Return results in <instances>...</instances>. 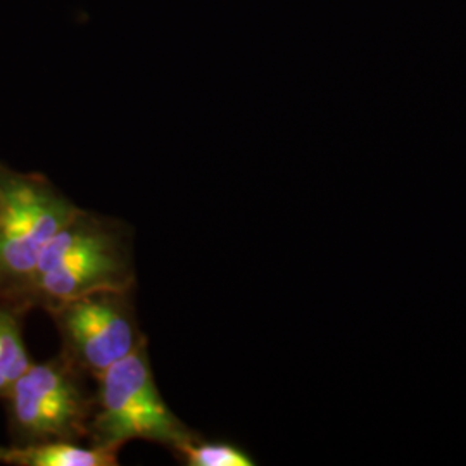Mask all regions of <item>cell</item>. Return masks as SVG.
Segmentation results:
<instances>
[{
	"label": "cell",
	"instance_id": "6da1fadb",
	"mask_svg": "<svg viewBox=\"0 0 466 466\" xmlns=\"http://www.w3.org/2000/svg\"><path fill=\"white\" fill-rule=\"evenodd\" d=\"M132 238L125 225L82 209L52 237L16 296L52 309L97 292L134 290Z\"/></svg>",
	"mask_w": 466,
	"mask_h": 466
},
{
	"label": "cell",
	"instance_id": "7a4b0ae2",
	"mask_svg": "<svg viewBox=\"0 0 466 466\" xmlns=\"http://www.w3.org/2000/svg\"><path fill=\"white\" fill-rule=\"evenodd\" d=\"M94 379L97 387L88 444L119 451L130 441H149L173 451L194 433L163 400L150 367L147 344Z\"/></svg>",
	"mask_w": 466,
	"mask_h": 466
},
{
	"label": "cell",
	"instance_id": "3957f363",
	"mask_svg": "<svg viewBox=\"0 0 466 466\" xmlns=\"http://www.w3.org/2000/svg\"><path fill=\"white\" fill-rule=\"evenodd\" d=\"M78 211L49 180L0 167V287L17 294L52 237Z\"/></svg>",
	"mask_w": 466,
	"mask_h": 466
},
{
	"label": "cell",
	"instance_id": "277c9868",
	"mask_svg": "<svg viewBox=\"0 0 466 466\" xmlns=\"http://www.w3.org/2000/svg\"><path fill=\"white\" fill-rule=\"evenodd\" d=\"M85 375L65 354L32 361L5 396L19 442L86 439L94 394L86 389Z\"/></svg>",
	"mask_w": 466,
	"mask_h": 466
},
{
	"label": "cell",
	"instance_id": "5b68a950",
	"mask_svg": "<svg viewBox=\"0 0 466 466\" xmlns=\"http://www.w3.org/2000/svg\"><path fill=\"white\" fill-rule=\"evenodd\" d=\"M49 313L61 335L63 354L92 377L147 344L135 315L132 290L66 300Z\"/></svg>",
	"mask_w": 466,
	"mask_h": 466
},
{
	"label": "cell",
	"instance_id": "8992f818",
	"mask_svg": "<svg viewBox=\"0 0 466 466\" xmlns=\"http://www.w3.org/2000/svg\"><path fill=\"white\" fill-rule=\"evenodd\" d=\"M0 463L16 466H116L117 451L80 441H36L0 446Z\"/></svg>",
	"mask_w": 466,
	"mask_h": 466
},
{
	"label": "cell",
	"instance_id": "52a82bcc",
	"mask_svg": "<svg viewBox=\"0 0 466 466\" xmlns=\"http://www.w3.org/2000/svg\"><path fill=\"white\" fill-rule=\"evenodd\" d=\"M32 365L16 313L0 308V398H5L11 385Z\"/></svg>",
	"mask_w": 466,
	"mask_h": 466
},
{
	"label": "cell",
	"instance_id": "ba28073f",
	"mask_svg": "<svg viewBox=\"0 0 466 466\" xmlns=\"http://www.w3.org/2000/svg\"><path fill=\"white\" fill-rule=\"evenodd\" d=\"M188 466H254L258 461L249 451L228 441H206L194 432L175 448Z\"/></svg>",
	"mask_w": 466,
	"mask_h": 466
}]
</instances>
